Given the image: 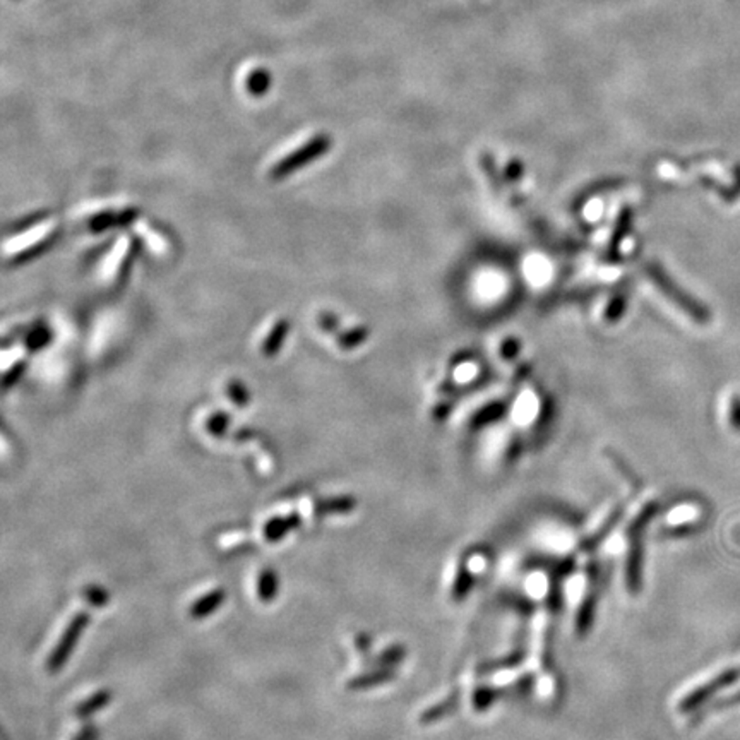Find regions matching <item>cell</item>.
Segmentation results:
<instances>
[{"label":"cell","instance_id":"cell-1","mask_svg":"<svg viewBox=\"0 0 740 740\" xmlns=\"http://www.w3.org/2000/svg\"><path fill=\"white\" fill-rule=\"evenodd\" d=\"M87 624H89V613L79 612V613L74 615L71 624L67 625V629L64 631L62 638L58 641L57 648L52 652L50 658H48V664H46L48 672L56 674L58 668L67 662L69 654H73V650L76 648L77 639L81 638V634L86 629Z\"/></svg>","mask_w":740,"mask_h":740},{"label":"cell","instance_id":"cell-2","mask_svg":"<svg viewBox=\"0 0 740 740\" xmlns=\"http://www.w3.org/2000/svg\"><path fill=\"white\" fill-rule=\"evenodd\" d=\"M739 679L740 667L725 670L724 674H720L718 677H715V679L710 681V683L705 684L703 687L696 689V691H694L691 696L687 697V699L684 701L683 708H685V710L694 708V706H697L699 703L706 701V699L712 696V694L718 693V691H722V689H725V687H728L730 684L735 683V681H739Z\"/></svg>","mask_w":740,"mask_h":740},{"label":"cell","instance_id":"cell-3","mask_svg":"<svg viewBox=\"0 0 740 740\" xmlns=\"http://www.w3.org/2000/svg\"><path fill=\"white\" fill-rule=\"evenodd\" d=\"M299 526H300L299 514H290L287 518L276 516V518H271L269 522L264 524V538L269 543H275V542H279L281 538L287 537V533L297 530Z\"/></svg>","mask_w":740,"mask_h":740},{"label":"cell","instance_id":"cell-4","mask_svg":"<svg viewBox=\"0 0 740 740\" xmlns=\"http://www.w3.org/2000/svg\"><path fill=\"white\" fill-rule=\"evenodd\" d=\"M328 145H329V141H328L324 136H320L318 139L310 141L309 145L305 146L304 149H299V153L291 155L290 158H287V160L283 161V163L279 165V172H290L291 168L299 167L300 163H304V161L310 160V158L320 155V153L328 147Z\"/></svg>","mask_w":740,"mask_h":740},{"label":"cell","instance_id":"cell-5","mask_svg":"<svg viewBox=\"0 0 740 740\" xmlns=\"http://www.w3.org/2000/svg\"><path fill=\"white\" fill-rule=\"evenodd\" d=\"M225 592L219 590H213L211 593L201 596L189 610V615L192 619H204L208 615H211L215 610H218L223 602H225Z\"/></svg>","mask_w":740,"mask_h":740},{"label":"cell","instance_id":"cell-6","mask_svg":"<svg viewBox=\"0 0 740 740\" xmlns=\"http://www.w3.org/2000/svg\"><path fill=\"white\" fill-rule=\"evenodd\" d=\"M278 588H279V580L278 574L273 569H264L259 574V581H258V593L262 602H271L273 598L278 596Z\"/></svg>","mask_w":740,"mask_h":740},{"label":"cell","instance_id":"cell-7","mask_svg":"<svg viewBox=\"0 0 740 740\" xmlns=\"http://www.w3.org/2000/svg\"><path fill=\"white\" fill-rule=\"evenodd\" d=\"M110 701H112V693L100 691V693L87 697L86 701L81 703L79 706H76V716H77V718H87L89 715H93V713L105 708Z\"/></svg>","mask_w":740,"mask_h":740},{"label":"cell","instance_id":"cell-8","mask_svg":"<svg viewBox=\"0 0 740 740\" xmlns=\"http://www.w3.org/2000/svg\"><path fill=\"white\" fill-rule=\"evenodd\" d=\"M351 506H353L351 499H347V497H338V499H331V501H324V502H320L318 512H319V514L349 512Z\"/></svg>","mask_w":740,"mask_h":740},{"label":"cell","instance_id":"cell-9","mask_svg":"<svg viewBox=\"0 0 740 740\" xmlns=\"http://www.w3.org/2000/svg\"><path fill=\"white\" fill-rule=\"evenodd\" d=\"M85 598L93 607H105L108 603L110 595L103 590L102 586H87L85 590Z\"/></svg>","mask_w":740,"mask_h":740},{"label":"cell","instance_id":"cell-10","mask_svg":"<svg viewBox=\"0 0 740 740\" xmlns=\"http://www.w3.org/2000/svg\"><path fill=\"white\" fill-rule=\"evenodd\" d=\"M268 86H269V76L264 73V71H256V73L248 77V89H250L252 93H256V95L264 93V91L268 89Z\"/></svg>","mask_w":740,"mask_h":740}]
</instances>
